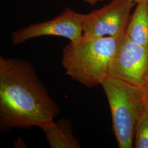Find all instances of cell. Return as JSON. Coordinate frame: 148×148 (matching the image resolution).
<instances>
[{
  "instance_id": "1",
  "label": "cell",
  "mask_w": 148,
  "mask_h": 148,
  "mask_svg": "<svg viewBox=\"0 0 148 148\" xmlns=\"http://www.w3.org/2000/svg\"><path fill=\"white\" fill-rule=\"evenodd\" d=\"M60 108L33 65L0 57V131L41 128L53 123Z\"/></svg>"
},
{
  "instance_id": "2",
  "label": "cell",
  "mask_w": 148,
  "mask_h": 148,
  "mask_svg": "<svg viewBox=\"0 0 148 148\" xmlns=\"http://www.w3.org/2000/svg\"><path fill=\"white\" fill-rule=\"evenodd\" d=\"M123 35L93 38L82 36L77 41L70 42L63 48L62 59L66 74L88 88L101 85L108 75L110 62Z\"/></svg>"
},
{
  "instance_id": "3",
  "label": "cell",
  "mask_w": 148,
  "mask_h": 148,
  "mask_svg": "<svg viewBox=\"0 0 148 148\" xmlns=\"http://www.w3.org/2000/svg\"><path fill=\"white\" fill-rule=\"evenodd\" d=\"M101 86L110 106L118 147L133 148L138 122L145 112L140 87L109 75Z\"/></svg>"
},
{
  "instance_id": "4",
  "label": "cell",
  "mask_w": 148,
  "mask_h": 148,
  "mask_svg": "<svg viewBox=\"0 0 148 148\" xmlns=\"http://www.w3.org/2000/svg\"><path fill=\"white\" fill-rule=\"evenodd\" d=\"M134 2L112 0L101 8L85 14L82 37H117L124 35Z\"/></svg>"
},
{
  "instance_id": "5",
  "label": "cell",
  "mask_w": 148,
  "mask_h": 148,
  "mask_svg": "<svg viewBox=\"0 0 148 148\" xmlns=\"http://www.w3.org/2000/svg\"><path fill=\"white\" fill-rule=\"evenodd\" d=\"M85 16L66 8L52 20L32 24L12 32L11 41L16 46L32 38L45 36L65 37L70 42L77 41L83 35Z\"/></svg>"
},
{
  "instance_id": "6",
  "label": "cell",
  "mask_w": 148,
  "mask_h": 148,
  "mask_svg": "<svg viewBox=\"0 0 148 148\" xmlns=\"http://www.w3.org/2000/svg\"><path fill=\"white\" fill-rule=\"evenodd\" d=\"M148 71V48L125 34L109 67L108 75L140 86Z\"/></svg>"
},
{
  "instance_id": "7",
  "label": "cell",
  "mask_w": 148,
  "mask_h": 148,
  "mask_svg": "<svg viewBox=\"0 0 148 148\" xmlns=\"http://www.w3.org/2000/svg\"><path fill=\"white\" fill-rule=\"evenodd\" d=\"M51 148H81L79 140L73 132V123L61 117L53 123L41 127Z\"/></svg>"
},
{
  "instance_id": "8",
  "label": "cell",
  "mask_w": 148,
  "mask_h": 148,
  "mask_svg": "<svg viewBox=\"0 0 148 148\" xmlns=\"http://www.w3.org/2000/svg\"><path fill=\"white\" fill-rule=\"evenodd\" d=\"M125 34L133 42L148 48V3H138Z\"/></svg>"
},
{
  "instance_id": "9",
  "label": "cell",
  "mask_w": 148,
  "mask_h": 148,
  "mask_svg": "<svg viewBox=\"0 0 148 148\" xmlns=\"http://www.w3.org/2000/svg\"><path fill=\"white\" fill-rule=\"evenodd\" d=\"M134 147L148 148V113L146 112L140 117L136 126Z\"/></svg>"
},
{
  "instance_id": "10",
  "label": "cell",
  "mask_w": 148,
  "mask_h": 148,
  "mask_svg": "<svg viewBox=\"0 0 148 148\" xmlns=\"http://www.w3.org/2000/svg\"><path fill=\"white\" fill-rule=\"evenodd\" d=\"M145 111L148 113V71L144 76L140 86Z\"/></svg>"
},
{
  "instance_id": "11",
  "label": "cell",
  "mask_w": 148,
  "mask_h": 148,
  "mask_svg": "<svg viewBox=\"0 0 148 148\" xmlns=\"http://www.w3.org/2000/svg\"><path fill=\"white\" fill-rule=\"evenodd\" d=\"M85 2L88 3L89 5L91 6H94L98 2H102L103 0H83Z\"/></svg>"
},
{
  "instance_id": "12",
  "label": "cell",
  "mask_w": 148,
  "mask_h": 148,
  "mask_svg": "<svg viewBox=\"0 0 148 148\" xmlns=\"http://www.w3.org/2000/svg\"><path fill=\"white\" fill-rule=\"evenodd\" d=\"M132 1L134 3H148V0H129Z\"/></svg>"
}]
</instances>
